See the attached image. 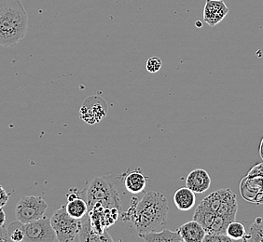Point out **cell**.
<instances>
[{"label":"cell","instance_id":"obj_1","mask_svg":"<svg viewBox=\"0 0 263 242\" xmlns=\"http://www.w3.org/2000/svg\"><path fill=\"white\" fill-rule=\"evenodd\" d=\"M169 214V206L165 196L160 192L146 193L141 200L137 197L131 199V206L122 212V218L125 222H132L138 235L156 231L164 226Z\"/></svg>","mask_w":263,"mask_h":242},{"label":"cell","instance_id":"obj_2","mask_svg":"<svg viewBox=\"0 0 263 242\" xmlns=\"http://www.w3.org/2000/svg\"><path fill=\"white\" fill-rule=\"evenodd\" d=\"M28 15L21 0H0V46L11 47L25 38Z\"/></svg>","mask_w":263,"mask_h":242},{"label":"cell","instance_id":"obj_3","mask_svg":"<svg viewBox=\"0 0 263 242\" xmlns=\"http://www.w3.org/2000/svg\"><path fill=\"white\" fill-rule=\"evenodd\" d=\"M86 201L88 210L96 204L103 207L118 208L122 212V201L116 188L111 182L104 177H97L87 188Z\"/></svg>","mask_w":263,"mask_h":242},{"label":"cell","instance_id":"obj_4","mask_svg":"<svg viewBox=\"0 0 263 242\" xmlns=\"http://www.w3.org/2000/svg\"><path fill=\"white\" fill-rule=\"evenodd\" d=\"M200 205L232 221H234L236 218L238 211L237 198L236 195L228 188L213 192L202 199Z\"/></svg>","mask_w":263,"mask_h":242},{"label":"cell","instance_id":"obj_5","mask_svg":"<svg viewBox=\"0 0 263 242\" xmlns=\"http://www.w3.org/2000/svg\"><path fill=\"white\" fill-rule=\"evenodd\" d=\"M51 227L55 231L57 241L72 242L79 240L81 227V219L71 217L66 212V206L57 210L51 217Z\"/></svg>","mask_w":263,"mask_h":242},{"label":"cell","instance_id":"obj_6","mask_svg":"<svg viewBox=\"0 0 263 242\" xmlns=\"http://www.w3.org/2000/svg\"><path fill=\"white\" fill-rule=\"evenodd\" d=\"M48 205L41 197L24 196L15 208V216L24 224L34 222L45 215Z\"/></svg>","mask_w":263,"mask_h":242},{"label":"cell","instance_id":"obj_7","mask_svg":"<svg viewBox=\"0 0 263 242\" xmlns=\"http://www.w3.org/2000/svg\"><path fill=\"white\" fill-rule=\"evenodd\" d=\"M193 220L197 221L203 227L206 234H226L229 224L233 222L226 217L209 211L200 204L194 212Z\"/></svg>","mask_w":263,"mask_h":242},{"label":"cell","instance_id":"obj_8","mask_svg":"<svg viewBox=\"0 0 263 242\" xmlns=\"http://www.w3.org/2000/svg\"><path fill=\"white\" fill-rule=\"evenodd\" d=\"M26 225V242L57 241L55 231L51 227V218L43 216L34 222Z\"/></svg>","mask_w":263,"mask_h":242},{"label":"cell","instance_id":"obj_9","mask_svg":"<svg viewBox=\"0 0 263 242\" xmlns=\"http://www.w3.org/2000/svg\"><path fill=\"white\" fill-rule=\"evenodd\" d=\"M108 110L106 102L100 96H90L80 108L81 119L87 124L93 125L106 117Z\"/></svg>","mask_w":263,"mask_h":242},{"label":"cell","instance_id":"obj_10","mask_svg":"<svg viewBox=\"0 0 263 242\" xmlns=\"http://www.w3.org/2000/svg\"><path fill=\"white\" fill-rule=\"evenodd\" d=\"M229 11L223 0H206L203 9V21L208 26L214 27L226 17Z\"/></svg>","mask_w":263,"mask_h":242},{"label":"cell","instance_id":"obj_11","mask_svg":"<svg viewBox=\"0 0 263 242\" xmlns=\"http://www.w3.org/2000/svg\"><path fill=\"white\" fill-rule=\"evenodd\" d=\"M211 186V178L208 172L202 169H196L190 172L186 179V187L195 194H202L208 191Z\"/></svg>","mask_w":263,"mask_h":242},{"label":"cell","instance_id":"obj_12","mask_svg":"<svg viewBox=\"0 0 263 242\" xmlns=\"http://www.w3.org/2000/svg\"><path fill=\"white\" fill-rule=\"evenodd\" d=\"M123 185L128 192L132 194H139L145 191L147 186V178L140 169L127 171L122 174Z\"/></svg>","mask_w":263,"mask_h":242},{"label":"cell","instance_id":"obj_13","mask_svg":"<svg viewBox=\"0 0 263 242\" xmlns=\"http://www.w3.org/2000/svg\"><path fill=\"white\" fill-rule=\"evenodd\" d=\"M177 231L184 242H202L206 235L203 227L195 220L184 224Z\"/></svg>","mask_w":263,"mask_h":242},{"label":"cell","instance_id":"obj_14","mask_svg":"<svg viewBox=\"0 0 263 242\" xmlns=\"http://www.w3.org/2000/svg\"><path fill=\"white\" fill-rule=\"evenodd\" d=\"M81 227L79 233V240L80 241H112V237L108 233L98 234L92 230L90 217L87 213L86 215L81 219Z\"/></svg>","mask_w":263,"mask_h":242},{"label":"cell","instance_id":"obj_15","mask_svg":"<svg viewBox=\"0 0 263 242\" xmlns=\"http://www.w3.org/2000/svg\"><path fill=\"white\" fill-rule=\"evenodd\" d=\"M174 203L181 212H187L192 210L196 203L195 193L190 188L181 187L174 194Z\"/></svg>","mask_w":263,"mask_h":242},{"label":"cell","instance_id":"obj_16","mask_svg":"<svg viewBox=\"0 0 263 242\" xmlns=\"http://www.w3.org/2000/svg\"><path fill=\"white\" fill-rule=\"evenodd\" d=\"M86 194V189H84V192L79 197H74L70 200H67L66 209V212L71 217L75 219H81L82 217L85 216L89 210H88V205H87L86 198L83 197L82 195Z\"/></svg>","mask_w":263,"mask_h":242},{"label":"cell","instance_id":"obj_17","mask_svg":"<svg viewBox=\"0 0 263 242\" xmlns=\"http://www.w3.org/2000/svg\"><path fill=\"white\" fill-rule=\"evenodd\" d=\"M139 237L145 241L147 242H162V241H183L182 237H180L178 231H171L168 229H164L161 232H148L144 233V234H139Z\"/></svg>","mask_w":263,"mask_h":242},{"label":"cell","instance_id":"obj_18","mask_svg":"<svg viewBox=\"0 0 263 242\" xmlns=\"http://www.w3.org/2000/svg\"><path fill=\"white\" fill-rule=\"evenodd\" d=\"M7 233L10 241H24L26 236V225L19 220L13 221L7 227Z\"/></svg>","mask_w":263,"mask_h":242},{"label":"cell","instance_id":"obj_19","mask_svg":"<svg viewBox=\"0 0 263 242\" xmlns=\"http://www.w3.org/2000/svg\"><path fill=\"white\" fill-rule=\"evenodd\" d=\"M263 242V218L258 217L251 225L249 233H247L243 241Z\"/></svg>","mask_w":263,"mask_h":242},{"label":"cell","instance_id":"obj_20","mask_svg":"<svg viewBox=\"0 0 263 242\" xmlns=\"http://www.w3.org/2000/svg\"><path fill=\"white\" fill-rule=\"evenodd\" d=\"M226 234L233 240H243V238L247 235V230H246V227L243 224L233 221L229 224L227 229H226Z\"/></svg>","mask_w":263,"mask_h":242},{"label":"cell","instance_id":"obj_21","mask_svg":"<svg viewBox=\"0 0 263 242\" xmlns=\"http://www.w3.org/2000/svg\"><path fill=\"white\" fill-rule=\"evenodd\" d=\"M162 62L160 58L158 57H151L148 60H147V65H146V68L149 73H157L158 71L162 68Z\"/></svg>","mask_w":263,"mask_h":242},{"label":"cell","instance_id":"obj_22","mask_svg":"<svg viewBox=\"0 0 263 242\" xmlns=\"http://www.w3.org/2000/svg\"><path fill=\"white\" fill-rule=\"evenodd\" d=\"M233 241L227 234H206L202 242H231Z\"/></svg>","mask_w":263,"mask_h":242},{"label":"cell","instance_id":"obj_23","mask_svg":"<svg viewBox=\"0 0 263 242\" xmlns=\"http://www.w3.org/2000/svg\"><path fill=\"white\" fill-rule=\"evenodd\" d=\"M10 196L9 194L6 192L4 187L0 185V208H3L6 204L9 201Z\"/></svg>","mask_w":263,"mask_h":242},{"label":"cell","instance_id":"obj_24","mask_svg":"<svg viewBox=\"0 0 263 242\" xmlns=\"http://www.w3.org/2000/svg\"><path fill=\"white\" fill-rule=\"evenodd\" d=\"M0 241H10L7 233V227H0Z\"/></svg>","mask_w":263,"mask_h":242},{"label":"cell","instance_id":"obj_25","mask_svg":"<svg viewBox=\"0 0 263 242\" xmlns=\"http://www.w3.org/2000/svg\"><path fill=\"white\" fill-rule=\"evenodd\" d=\"M6 223V214L3 208H0V227H4Z\"/></svg>","mask_w":263,"mask_h":242},{"label":"cell","instance_id":"obj_26","mask_svg":"<svg viewBox=\"0 0 263 242\" xmlns=\"http://www.w3.org/2000/svg\"><path fill=\"white\" fill-rule=\"evenodd\" d=\"M196 25H197V27H201L202 26V24L201 23H196Z\"/></svg>","mask_w":263,"mask_h":242}]
</instances>
